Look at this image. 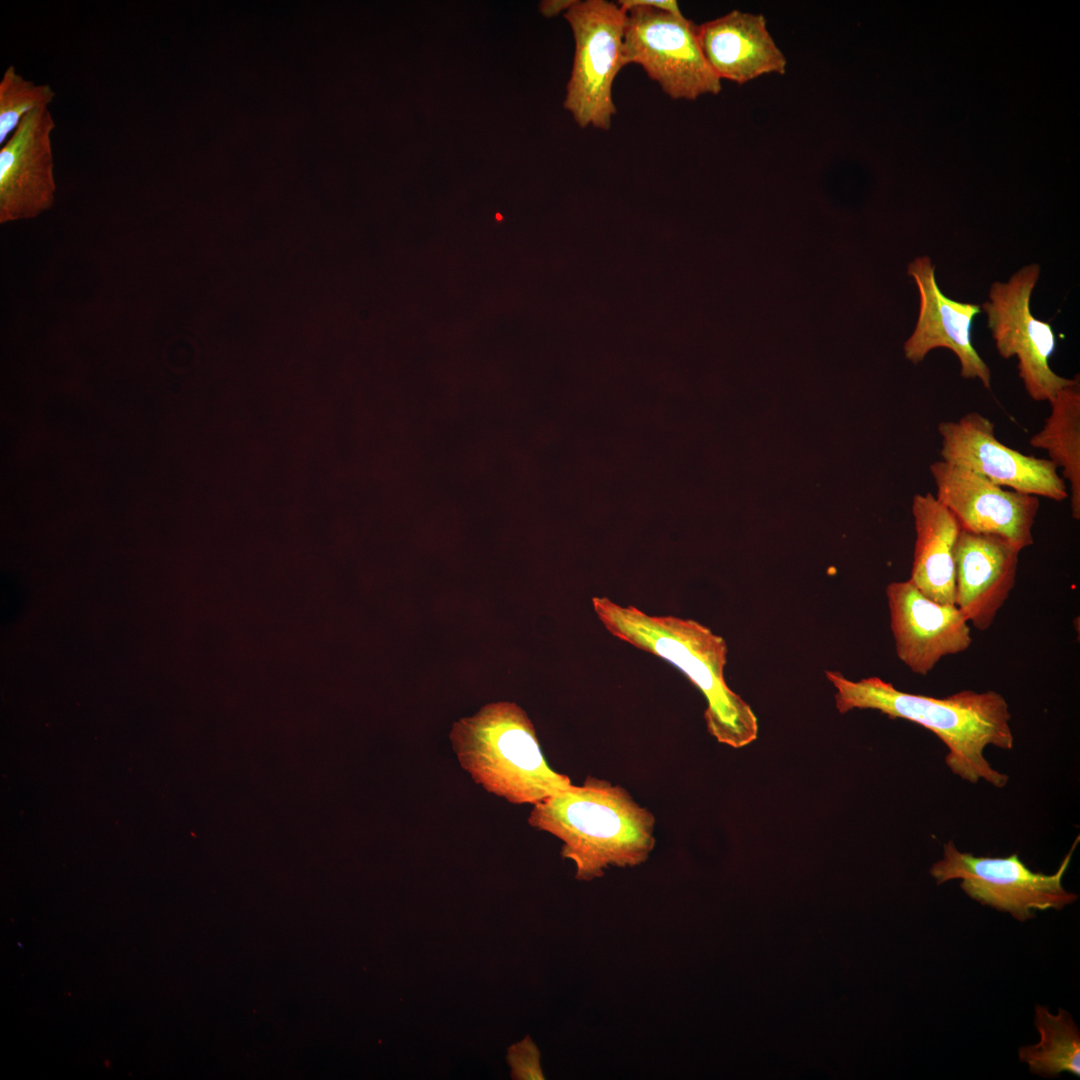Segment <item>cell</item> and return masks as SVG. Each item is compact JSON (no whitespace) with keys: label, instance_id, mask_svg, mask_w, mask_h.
Listing matches in <instances>:
<instances>
[{"label":"cell","instance_id":"3957f363","mask_svg":"<svg viewBox=\"0 0 1080 1080\" xmlns=\"http://www.w3.org/2000/svg\"><path fill=\"white\" fill-rule=\"evenodd\" d=\"M528 823L563 841L576 878L601 877L609 866H636L655 845L653 814L622 787L588 777L533 805Z\"/></svg>","mask_w":1080,"mask_h":1080},{"label":"cell","instance_id":"d6986e66","mask_svg":"<svg viewBox=\"0 0 1080 1080\" xmlns=\"http://www.w3.org/2000/svg\"><path fill=\"white\" fill-rule=\"evenodd\" d=\"M55 96L49 84L25 79L14 65H9L0 81V143L7 141L26 115L48 108Z\"/></svg>","mask_w":1080,"mask_h":1080},{"label":"cell","instance_id":"44dd1931","mask_svg":"<svg viewBox=\"0 0 1080 1080\" xmlns=\"http://www.w3.org/2000/svg\"><path fill=\"white\" fill-rule=\"evenodd\" d=\"M616 3L624 12L635 6H646L675 15H683L678 2L675 0H620Z\"/></svg>","mask_w":1080,"mask_h":1080},{"label":"cell","instance_id":"52a82bcc","mask_svg":"<svg viewBox=\"0 0 1080 1080\" xmlns=\"http://www.w3.org/2000/svg\"><path fill=\"white\" fill-rule=\"evenodd\" d=\"M626 64H638L673 100L716 95L721 80L708 64L697 25L684 15L635 6L626 11Z\"/></svg>","mask_w":1080,"mask_h":1080},{"label":"cell","instance_id":"ba28073f","mask_svg":"<svg viewBox=\"0 0 1080 1080\" xmlns=\"http://www.w3.org/2000/svg\"><path fill=\"white\" fill-rule=\"evenodd\" d=\"M1040 266L1032 263L1017 270L1007 282H993L981 310L986 314L996 349L1004 359L1016 357L1018 375L1034 401H1050L1057 391L1073 384L1079 375L1056 374L1049 359L1056 348L1050 323L1037 319L1030 309Z\"/></svg>","mask_w":1080,"mask_h":1080},{"label":"cell","instance_id":"9c48e42d","mask_svg":"<svg viewBox=\"0 0 1080 1080\" xmlns=\"http://www.w3.org/2000/svg\"><path fill=\"white\" fill-rule=\"evenodd\" d=\"M941 460L967 468L1012 490L1054 501L1066 499L1068 488L1049 459L1025 455L1002 444L986 416L970 412L957 421L938 424Z\"/></svg>","mask_w":1080,"mask_h":1080},{"label":"cell","instance_id":"4fadbf2b","mask_svg":"<svg viewBox=\"0 0 1080 1080\" xmlns=\"http://www.w3.org/2000/svg\"><path fill=\"white\" fill-rule=\"evenodd\" d=\"M48 108L26 115L0 150V223L30 219L51 208L56 184Z\"/></svg>","mask_w":1080,"mask_h":1080},{"label":"cell","instance_id":"ac0fdd59","mask_svg":"<svg viewBox=\"0 0 1080 1080\" xmlns=\"http://www.w3.org/2000/svg\"><path fill=\"white\" fill-rule=\"evenodd\" d=\"M1034 1024L1040 1041L1022 1046L1019 1059L1028 1064L1032 1073L1057 1077L1063 1072L1080 1076V1032L1072 1016L1059 1008L1056 1015L1048 1007L1035 1006Z\"/></svg>","mask_w":1080,"mask_h":1080},{"label":"cell","instance_id":"7402d4cb","mask_svg":"<svg viewBox=\"0 0 1080 1080\" xmlns=\"http://www.w3.org/2000/svg\"><path fill=\"white\" fill-rule=\"evenodd\" d=\"M576 0H548L539 5L540 12L546 17H553L561 12H566Z\"/></svg>","mask_w":1080,"mask_h":1080},{"label":"cell","instance_id":"7a4b0ae2","mask_svg":"<svg viewBox=\"0 0 1080 1080\" xmlns=\"http://www.w3.org/2000/svg\"><path fill=\"white\" fill-rule=\"evenodd\" d=\"M593 610L616 638L678 668L706 700V728L719 743L742 748L758 735L751 706L726 683L728 647L723 637L689 618L651 615L605 596L592 597Z\"/></svg>","mask_w":1080,"mask_h":1080},{"label":"cell","instance_id":"5b68a950","mask_svg":"<svg viewBox=\"0 0 1080 1080\" xmlns=\"http://www.w3.org/2000/svg\"><path fill=\"white\" fill-rule=\"evenodd\" d=\"M575 50L564 108L581 128L608 130L616 107L612 86L626 66V12L606 0H576L564 13Z\"/></svg>","mask_w":1080,"mask_h":1080},{"label":"cell","instance_id":"2e32d148","mask_svg":"<svg viewBox=\"0 0 1080 1080\" xmlns=\"http://www.w3.org/2000/svg\"><path fill=\"white\" fill-rule=\"evenodd\" d=\"M912 515L915 544L909 580L928 598L954 604L955 552L961 526L929 492L914 495Z\"/></svg>","mask_w":1080,"mask_h":1080},{"label":"cell","instance_id":"9a60e30c","mask_svg":"<svg viewBox=\"0 0 1080 1080\" xmlns=\"http://www.w3.org/2000/svg\"><path fill=\"white\" fill-rule=\"evenodd\" d=\"M702 52L717 77L738 84L786 72L787 60L762 14L733 10L697 25Z\"/></svg>","mask_w":1080,"mask_h":1080},{"label":"cell","instance_id":"8992f818","mask_svg":"<svg viewBox=\"0 0 1080 1080\" xmlns=\"http://www.w3.org/2000/svg\"><path fill=\"white\" fill-rule=\"evenodd\" d=\"M1079 836L1053 874L1033 872L1017 853L1007 857L975 856L961 852L953 841L943 845V857L930 868L938 885L960 879L961 889L973 900L1025 921L1036 911L1061 910L1078 895L1062 884Z\"/></svg>","mask_w":1080,"mask_h":1080},{"label":"cell","instance_id":"6da1fadb","mask_svg":"<svg viewBox=\"0 0 1080 1080\" xmlns=\"http://www.w3.org/2000/svg\"><path fill=\"white\" fill-rule=\"evenodd\" d=\"M836 689L839 713L871 709L891 719H904L934 733L946 746L945 763L951 772L970 783L980 780L1003 788L1009 777L994 769L984 756L991 745L1011 750L1014 736L1006 699L998 692L961 690L937 698L897 689L877 676L854 681L839 671H825Z\"/></svg>","mask_w":1080,"mask_h":1080},{"label":"cell","instance_id":"5bb4252c","mask_svg":"<svg viewBox=\"0 0 1080 1080\" xmlns=\"http://www.w3.org/2000/svg\"><path fill=\"white\" fill-rule=\"evenodd\" d=\"M1021 550L992 534L961 530L955 552L954 604L986 631L1015 586Z\"/></svg>","mask_w":1080,"mask_h":1080},{"label":"cell","instance_id":"ffe728a7","mask_svg":"<svg viewBox=\"0 0 1080 1080\" xmlns=\"http://www.w3.org/2000/svg\"><path fill=\"white\" fill-rule=\"evenodd\" d=\"M507 1062L513 1079H544L539 1051L529 1036L508 1048Z\"/></svg>","mask_w":1080,"mask_h":1080},{"label":"cell","instance_id":"8fae6325","mask_svg":"<svg viewBox=\"0 0 1080 1080\" xmlns=\"http://www.w3.org/2000/svg\"><path fill=\"white\" fill-rule=\"evenodd\" d=\"M886 597L896 655L912 673L926 676L942 658L971 646L969 623L955 604L928 598L909 579L889 583Z\"/></svg>","mask_w":1080,"mask_h":1080},{"label":"cell","instance_id":"277c9868","mask_svg":"<svg viewBox=\"0 0 1080 1080\" xmlns=\"http://www.w3.org/2000/svg\"><path fill=\"white\" fill-rule=\"evenodd\" d=\"M450 740L461 767L487 792L513 804H538L573 784L547 763L527 713L508 701L454 722Z\"/></svg>","mask_w":1080,"mask_h":1080},{"label":"cell","instance_id":"e0dca14e","mask_svg":"<svg viewBox=\"0 0 1080 1080\" xmlns=\"http://www.w3.org/2000/svg\"><path fill=\"white\" fill-rule=\"evenodd\" d=\"M1051 411L1029 444L1046 450L1069 483L1071 514L1080 519V382L1079 378L1049 401Z\"/></svg>","mask_w":1080,"mask_h":1080},{"label":"cell","instance_id":"7c38bea8","mask_svg":"<svg viewBox=\"0 0 1080 1080\" xmlns=\"http://www.w3.org/2000/svg\"><path fill=\"white\" fill-rule=\"evenodd\" d=\"M907 274L919 290L920 306L915 329L904 343L906 359L918 364L936 348L949 349L959 360L963 378L978 379L990 389V368L972 343L973 320L981 312L980 305L945 296L936 281L935 265L929 256L912 260Z\"/></svg>","mask_w":1080,"mask_h":1080},{"label":"cell","instance_id":"30bf717a","mask_svg":"<svg viewBox=\"0 0 1080 1080\" xmlns=\"http://www.w3.org/2000/svg\"><path fill=\"white\" fill-rule=\"evenodd\" d=\"M929 470L936 485L935 497L955 516L962 530L999 536L1021 551L1033 544L1038 496L1005 490L944 460L931 463Z\"/></svg>","mask_w":1080,"mask_h":1080}]
</instances>
